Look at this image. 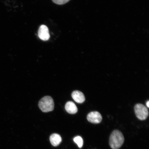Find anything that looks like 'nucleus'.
I'll list each match as a JSON object with an SVG mask.
<instances>
[{
  "instance_id": "5",
  "label": "nucleus",
  "mask_w": 149,
  "mask_h": 149,
  "mask_svg": "<svg viewBox=\"0 0 149 149\" xmlns=\"http://www.w3.org/2000/svg\"><path fill=\"white\" fill-rule=\"evenodd\" d=\"M39 38L42 40H47L50 38L49 29L45 25H42L39 28L38 31Z\"/></svg>"
},
{
  "instance_id": "10",
  "label": "nucleus",
  "mask_w": 149,
  "mask_h": 149,
  "mask_svg": "<svg viewBox=\"0 0 149 149\" xmlns=\"http://www.w3.org/2000/svg\"><path fill=\"white\" fill-rule=\"evenodd\" d=\"M70 1V0H52L54 3L59 5L64 4Z\"/></svg>"
},
{
  "instance_id": "7",
  "label": "nucleus",
  "mask_w": 149,
  "mask_h": 149,
  "mask_svg": "<svg viewBox=\"0 0 149 149\" xmlns=\"http://www.w3.org/2000/svg\"><path fill=\"white\" fill-rule=\"evenodd\" d=\"M65 109L67 112L70 114H74L78 111L77 107L75 104L72 101L67 102L65 106Z\"/></svg>"
},
{
  "instance_id": "6",
  "label": "nucleus",
  "mask_w": 149,
  "mask_h": 149,
  "mask_svg": "<svg viewBox=\"0 0 149 149\" xmlns=\"http://www.w3.org/2000/svg\"><path fill=\"white\" fill-rule=\"evenodd\" d=\"M72 96L74 101L77 103H82L85 101V98L84 95L81 91H74L72 93Z\"/></svg>"
},
{
  "instance_id": "9",
  "label": "nucleus",
  "mask_w": 149,
  "mask_h": 149,
  "mask_svg": "<svg viewBox=\"0 0 149 149\" xmlns=\"http://www.w3.org/2000/svg\"><path fill=\"white\" fill-rule=\"evenodd\" d=\"M74 141L77 144L79 148H81L83 145V140L81 137L77 136L74 138Z\"/></svg>"
},
{
  "instance_id": "1",
  "label": "nucleus",
  "mask_w": 149,
  "mask_h": 149,
  "mask_svg": "<svg viewBox=\"0 0 149 149\" xmlns=\"http://www.w3.org/2000/svg\"><path fill=\"white\" fill-rule=\"evenodd\" d=\"M124 138L122 132L118 130H113L110 137L109 144L113 149H118L122 146Z\"/></svg>"
},
{
  "instance_id": "2",
  "label": "nucleus",
  "mask_w": 149,
  "mask_h": 149,
  "mask_svg": "<svg viewBox=\"0 0 149 149\" xmlns=\"http://www.w3.org/2000/svg\"><path fill=\"white\" fill-rule=\"evenodd\" d=\"M38 106L41 110L43 112H48L53 110L54 103L51 97L46 96L39 101Z\"/></svg>"
},
{
  "instance_id": "3",
  "label": "nucleus",
  "mask_w": 149,
  "mask_h": 149,
  "mask_svg": "<svg viewBox=\"0 0 149 149\" xmlns=\"http://www.w3.org/2000/svg\"><path fill=\"white\" fill-rule=\"evenodd\" d=\"M134 110L136 116L140 120H145L148 116V108L142 104H138L136 105Z\"/></svg>"
},
{
  "instance_id": "11",
  "label": "nucleus",
  "mask_w": 149,
  "mask_h": 149,
  "mask_svg": "<svg viewBox=\"0 0 149 149\" xmlns=\"http://www.w3.org/2000/svg\"><path fill=\"white\" fill-rule=\"evenodd\" d=\"M146 105L147 106V107H148V108L149 107V100H148V101L146 102Z\"/></svg>"
},
{
  "instance_id": "8",
  "label": "nucleus",
  "mask_w": 149,
  "mask_h": 149,
  "mask_svg": "<svg viewBox=\"0 0 149 149\" xmlns=\"http://www.w3.org/2000/svg\"><path fill=\"white\" fill-rule=\"evenodd\" d=\"M62 139L58 134H54L50 137V141L51 144L54 146H56L60 144Z\"/></svg>"
},
{
  "instance_id": "4",
  "label": "nucleus",
  "mask_w": 149,
  "mask_h": 149,
  "mask_svg": "<svg viewBox=\"0 0 149 149\" xmlns=\"http://www.w3.org/2000/svg\"><path fill=\"white\" fill-rule=\"evenodd\" d=\"M87 120L88 122L93 124H99L102 120V115L97 111L91 112L87 116Z\"/></svg>"
}]
</instances>
